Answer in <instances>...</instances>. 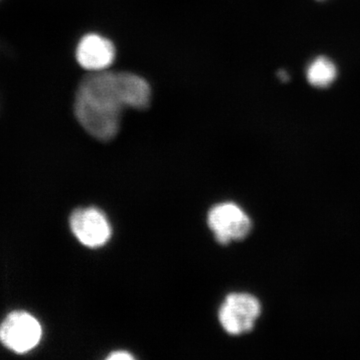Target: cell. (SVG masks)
<instances>
[{"instance_id": "1", "label": "cell", "mask_w": 360, "mask_h": 360, "mask_svg": "<svg viewBox=\"0 0 360 360\" xmlns=\"http://www.w3.org/2000/svg\"><path fill=\"white\" fill-rule=\"evenodd\" d=\"M75 111L80 125L99 141H111L120 131L122 110L118 108L77 94Z\"/></svg>"}, {"instance_id": "2", "label": "cell", "mask_w": 360, "mask_h": 360, "mask_svg": "<svg viewBox=\"0 0 360 360\" xmlns=\"http://www.w3.org/2000/svg\"><path fill=\"white\" fill-rule=\"evenodd\" d=\"M262 314V304L248 293H231L220 307L219 319L222 328L231 335H241L255 328Z\"/></svg>"}, {"instance_id": "3", "label": "cell", "mask_w": 360, "mask_h": 360, "mask_svg": "<svg viewBox=\"0 0 360 360\" xmlns=\"http://www.w3.org/2000/svg\"><path fill=\"white\" fill-rule=\"evenodd\" d=\"M39 321L26 311H13L0 324V341L11 352L23 354L37 347L41 340Z\"/></svg>"}, {"instance_id": "4", "label": "cell", "mask_w": 360, "mask_h": 360, "mask_svg": "<svg viewBox=\"0 0 360 360\" xmlns=\"http://www.w3.org/2000/svg\"><path fill=\"white\" fill-rule=\"evenodd\" d=\"M208 225L217 240L224 245L243 240L252 229L250 217L233 202L213 206L208 213Z\"/></svg>"}, {"instance_id": "5", "label": "cell", "mask_w": 360, "mask_h": 360, "mask_svg": "<svg viewBox=\"0 0 360 360\" xmlns=\"http://www.w3.org/2000/svg\"><path fill=\"white\" fill-rule=\"evenodd\" d=\"M75 238L85 246L96 248L108 243L111 227L104 213L96 207L78 208L70 217Z\"/></svg>"}, {"instance_id": "6", "label": "cell", "mask_w": 360, "mask_h": 360, "mask_svg": "<svg viewBox=\"0 0 360 360\" xmlns=\"http://www.w3.org/2000/svg\"><path fill=\"white\" fill-rule=\"evenodd\" d=\"M115 58V45L110 39L96 33L85 35L77 45L78 63L90 72L108 70Z\"/></svg>"}, {"instance_id": "7", "label": "cell", "mask_w": 360, "mask_h": 360, "mask_svg": "<svg viewBox=\"0 0 360 360\" xmlns=\"http://www.w3.org/2000/svg\"><path fill=\"white\" fill-rule=\"evenodd\" d=\"M120 89L125 108L146 110L151 101L150 85L144 78L129 72H120Z\"/></svg>"}, {"instance_id": "8", "label": "cell", "mask_w": 360, "mask_h": 360, "mask_svg": "<svg viewBox=\"0 0 360 360\" xmlns=\"http://www.w3.org/2000/svg\"><path fill=\"white\" fill-rule=\"evenodd\" d=\"M338 77V68L330 58L319 56L314 59L307 70V79L312 86L326 89Z\"/></svg>"}, {"instance_id": "9", "label": "cell", "mask_w": 360, "mask_h": 360, "mask_svg": "<svg viewBox=\"0 0 360 360\" xmlns=\"http://www.w3.org/2000/svg\"><path fill=\"white\" fill-rule=\"evenodd\" d=\"M110 360H131L134 359V355L127 352H115L108 357Z\"/></svg>"}, {"instance_id": "10", "label": "cell", "mask_w": 360, "mask_h": 360, "mask_svg": "<svg viewBox=\"0 0 360 360\" xmlns=\"http://www.w3.org/2000/svg\"><path fill=\"white\" fill-rule=\"evenodd\" d=\"M278 77L281 82H288V80L290 79V77H288V73H286V71L284 70L279 71Z\"/></svg>"}]
</instances>
